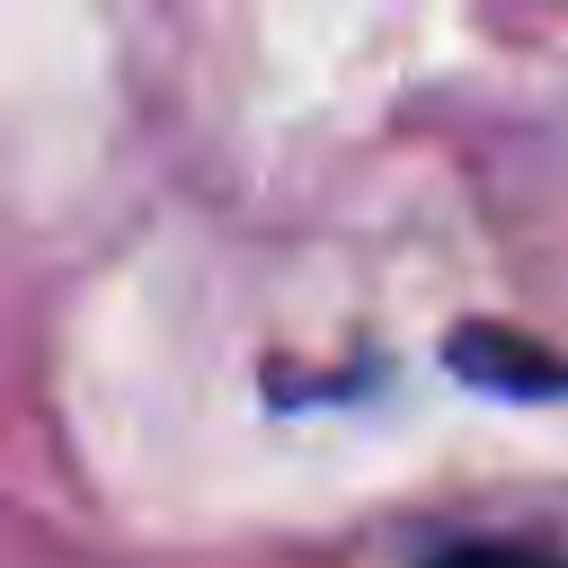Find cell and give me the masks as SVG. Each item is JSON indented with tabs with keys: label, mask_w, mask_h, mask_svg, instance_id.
<instances>
[{
	"label": "cell",
	"mask_w": 568,
	"mask_h": 568,
	"mask_svg": "<svg viewBox=\"0 0 568 568\" xmlns=\"http://www.w3.org/2000/svg\"><path fill=\"white\" fill-rule=\"evenodd\" d=\"M453 364H462L470 382H488V390H515V399L568 390V364H559V355H541V346H524V337H497V328H462V337H453Z\"/></svg>",
	"instance_id": "6da1fadb"
},
{
	"label": "cell",
	"mask_w": 568,
	"mask_h": 568,
	"mask_svg": "<svg viewBox=\"0 0 568 568\" xmlns=\"http://www.w3.org/2000/svg\"><path fill=\"white\" fill-rule=\"evenodd\" d=\"M426 568H568V559L559 550H524V541H453Z\"/></svg>",
	"instance_id": "7a4b0ae2"
}]
</instances>
